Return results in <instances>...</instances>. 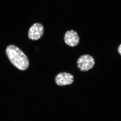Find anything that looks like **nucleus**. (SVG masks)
<instances>
[{"instance_id":"obj_2","label":"nucleus","mask_w":121,"mask_h":121,"mask_svg":"<svg viewBox=\"0 0 121 121\" xmlns=\"http://www.w3.org/2000/svg\"><path fill=\"white\" fill-rule=\"evenodd\" d=\"M77 63L78 69L80 71L84 72L92 69L94 66L95 62L93 56L86 54L81 56L78 58Z\"/></svg>"},{"instance_id":"obj_6","label":"nucleus","mask_w":121,"mask_h":121,"mask_svg":"<svg viewBox=\"0 0 121 121\" xmlns=\"http://www.w3.org/2000/svg\"><path fill=\"white\" fill-rule=\"evenodd\" d=\"M118 53L121 56V44L118 47Z\"/></svg>"},{"instance_id":"obj_3","label":"nucleus","mask_w":121,"mask_h":121,"mask_svg":"<svg viewBox=\"0 0 121 121\" xmlns=\"http://www.w3.org/2000/svg\"><path fill=\"white\" fill-rule=\"evenodd\" d=\"M44 31L43 25L40 23H35L30 27L28 32L29 39L37 40L43 36Z\"/></svg>"},{"instance_id":"obj_4","label":"nucleus","mask_w":121,"mask_h":121,"mask_svg":"<svg viewBox=\"0 0 121 121\" xmlns=\"http://www.w3.org/2000/svg\"><path fill=\"white\" fill-rule=\"evenodd\" d=\"M55 81L56 85L60 86L70 85L74 82V76L67 72H61L56 75Z\"/></svg>"},{"instance_id":"obj_1","label":"nucleus","mask_w":121,"mask_h":121,"mask_svg":"<svg viewBox=\"0 0 121 121\" xmlns=\"http://www.w3.org/2000/svg\"><path fill=\"white\" fill-rule=\"evenodd\" d=\"M5 52L11 63L21 70L24 71L28 68L29 60L24 52L15 45H9Z\"/></svg>"},{"instance_id":"obj_5","label":"nucleus","mask_w":121,"mask_h":121,"mask_svg":"<svg viewBox=\"0 0 121 121\" xmlns=\"http://www.w3.org/2000/svg\"><path fill=\"white\" fill-rule=\"evenodd\" d=\"M65 43L70 47H75L78 44L80 38L78 33L73 30H69L64 35Z\"/></svg>"}]
</instances>
